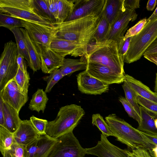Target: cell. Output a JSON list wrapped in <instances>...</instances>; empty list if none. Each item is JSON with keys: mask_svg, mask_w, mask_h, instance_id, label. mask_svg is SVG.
<instances>
[{"mask_svg": "<svg viewBox=\"0 0 157 157\" xmlns=\"http://www.w3.org/2000/svg\"><path fill=\"white\" fill-rule=\"evenodd\" d=\"M101 15L89 16L54 24L56 32L55 38L88 45L93 39Z\"/></svg>", "mask_w": 157, "mask_h": 157, "instance_id": "1", "label": "cell"}, {"mask_svg": "<svg viewBox=\"0 0 157 157\" xmlns=\"http://www.w3.org/2000/svg\"><path fill=\"white\" fill-rule=\"evenodd\" d=\"M113 136L117 140L126 145L131 150L143 148L151 153L156 145L143 135L140 131L133 127L115 114H110L105 117Z\"/></svg>", "mask_w": 157, "mask_h": 157, "instance_id": "2", "label": "cell"}, {"mask_svg": "<svg viewBox=\"0 0 157 157\" xmlns=\"http://www.w3.org/2000/svg\"><path fill=\"white\" fill-rule=\"evenodd\" d=\"M84 60L107 66L114 71L125 75L124 59L119 54L117 43L107 40L99 44H88Z\"/></svg>", "mask_w": 157, "mask_h": 157, "instance_id": "3", "label": "cell"}, {"mask_svg": "<svg viewBox=\"0 0 157 157\" xmlns=\"http://www.w3.org/2000/svg\"><path fill=\"white\" fill-rule=\"evenodd\" d=\"M85 114L80 105L71 104L61 107L55 119L48 121L46 134L57 139L73 131Z\"/></svg>", "mask_w": 157, "mask_h": 157, "instance_id": "4", "label": "cell"}, {"mask_svg": "<svg viewBox=\"0 0 157 157\" xmlns=\"http://www.w3.org/2000/svg\"><path fill=\"white\" fill-rule=\"evenodd\" d=\"M157 37V18L147 22L142 31L132 37L124 58V63H130L140 59Z\"/></svg>", "mask_w": 157, "mask_h": 157, "instance_id": "5", "label": "cell"}, {"mask_svg": "<svg viewBox=\"0 0 157 157\" xmlns=\"http://www.w3.org/2000/svg\"><path fill=\"white\" fill-rule=\"evenodd\" d=\"M0 12L23 20L54 25L39 15L32 0H0Z\"/></svg>", "mask_w": 157, "mask_h": 157, "instance_id": "6", "label": "cell"}, {"mask_svg": "<svg viewBox=\"0 0 157 157\" xmlns=\"http://www.w3.org/2000/svg\"><path fill=\"white\" fill-rule=\"evenodd\" d=\"M17 54L16 43L11 40L5 44L0 60V91L17 73L19 68Z\"/></svg>", "mask_w": 157, "mask_h": 157, "instance_id": "7", "label": "cell"}, {"mask_svg": "<svg viewBox=\"0 0 157 157\" xmlns=\"http://www.w3.org/2000/svg\"><path fill=\"white\" fill-rule=\"evenodd\" d=\"M85 148L71 131L57 138L48 157H84Z\"/></svg>", "mask_w": 157, "mask_h": 157, "instance_id": "8", "label": "cell"}, {"mask_svg": "<svg viewBox=\"0 0 157 157\" xmlns=\"http://www.w3.org/2000/svg\"><path fill=\"white\" fill-rule=\"evenodd\" d=\"M24 26L31 39L36 44L49 48L55 37L54 26L22 20Z\"/></svg>", "mask_w": 157, "mask_h": 157, "instance_id": "9", "label": "cell"}, {"mask_svg": "<svg viewBox=\"0 0 157 157\" xmlns=\"http://www.w3.org/2000/svg\"><path fill=\"white\" fill-rule=\"evenodd\" d=\"M86 62L87 65L86 70L87 72L90 75L106 84L109 85L114 83L120 84L125 81V75L98 63Z\"/></svg>", "mask_w": 157, "mask_h": 157, "instance_id": "10", "label": "cell"}, {"mask_svg": "<svg viewBox=\"0 0 157 157\" xmlns=\"http://www.w3.org/2000/svg\"><path fill=\"white\" fill-rule=\"evenodd\" d=\"M106 0H75L72 11L66 21L89 16H100Z\"/></svg>", "mask_w": 157, "mask_h": 157, "instance_id": "11", "label": "cell"}, {"mask_svg": "<svg viewBox=\"0 0 157 157\" xmlns=\"http://www.w3.org/2000/svg\"><path fill=\"white\" fill-rule=\"evenodd\" d=\"M0 98L4 102L15 109L18 113L28 99V95L21 90L14 78L0 91Z\"/></svg>", "mask_w": 157, "mask_h": 157, "instance_id": "12", "label": "cell"}, {"mask_svg": "<svg viewBox=\"0 0 157 157\" xmlns=\"http://www.w3.org/2000/svg\"><path fill=\"white\" fill-rule=\"evenodd\" d=\"M76 77L78 90L82 93L101 95L109 90V85L90 75L86 70L78 74Z\"/></svg>", "mask_w": 157, "mask_h": 157, "instance_id": "13", "label": "cell"}, {"mask_svg": "<svg viewBox=\"0 0 157 157\" xmlns=\"http://www.w3.org/2000/svg\"><path fill=\"white\" fill-rule=\"evenodd\" d=\"M135 10L126 9L122 11L116 20L111 25L110 30L107 40L115 41L117 44L124 39V35L128 28L130 21L136 20L137 17Z\"/></svg>", "mask_w": 157, "mask_h": 157, "instance_id": "14", "label": "cell"}, {"mask_svg": "<svg viewBox=\"0 0 157 157\" xmlns=\"http://www.w3.org/2000/svg\"><path fill=\"white\" fill-rule=\"evenodd\" d=\"M87 47V45L54 38L49 48L65 58L68 55L74 57L82 56L86 53Z\"/></svg>", "mask_w": 157, "mask_h": 157, "instance_id": "15", "label": "cell"}, {"mask_svg": "<svg viewBox=\"0 0 157 157\" xmlns=\"http://www.w3.org/2000/svg\"><path fill=\"white\" fill-rule=\"evenodd\" d=\"M86 154L98 157H128L126 149H123L111 143L106 137L101 134L97 145L85 148Z\"/></svg>", "mask_w": 157, "mask_h": 157, "instance_id": "16", "label": "cell"}, {"mask_svg": "<svg viewBox=\"0 0 157 157\" xmlns=\"http://www.w3.org/2000/svg\"><path fill=\"white\" fill-rule=\"evenodd\" d=\"M35 44L40 56L41 62V69L43 73L50 74L60 68L63 64L65 58L49 48Z\"/></svg>", "mask_w": 157, "mask_h": 157, "instance_id": "17", "label": "cell"}, {"mask_svg": "<svg viewBox=\"0 0 157 157\" xmlns=\"http://www.w3.org/2000/svg\"><path fill=\"white\" fill-rule=\"evenodd\" d=\"M40 136L30 120H22L18 128L13 133L14 142L25 146Z\"/></svg>", "mask_w": 157, "mask_h": 157, "instance_id": "18", "label": "cell"}, {"mask_svg": "<svg viewBox=\"0 0 157 157\" xmlns=\"http://www.w3.org/2000/svg\"><path fill=\"white\" fill-rule=\"evenodd\" d=\"M124 76L125 81L138 95L157 104V94L155 92L133 77L126 74Z\"/></svg>", "mask_w": 157, "mask_h": 157, "instance_id": "19", "label": "cell"}, {"mask_svg": "<svg viewBox=\"0 0 157 157\" xmlns=\"http://www.w3.org/2000/svg\"><path fill=\"white\" fill-rule=\"evenodd\" d=\"M21 30L24 36L29 58V63L28 65L34 73L41 69L40 56L35 44L31 39L27 30L22 28Z\"/></svg>", "mask_w": 157, "mask_h": 157, "instance_id": "20", "label": "cell"}, {"mask_svg": "<svg viewBox=\"0 0 157 157\" xmlns=\"http://www.w3.org/2000/svg\"><path fill=\"white\" fill-rule=\"evenodd\" d=\"M3 108L4 116V127L13 133L18 129L22 121L19 116V113L15 109L3 101Z\"/></svg>", "mask_w": 157, "mask_h": 157, "instance_id": "21", "label": "cell"}, {"mask_svg": "<svg viewBox=\"0 0 157 157\" xmlns=\"http://www.w3.org/2000/svg\"><path fill=\"white\" fill-rule=\"evenodd\" d=\"M125 10L123 0H106L102 13L111 25L120 13Z\"/></svg>", "mask_w": 157, "mask_h": 157, "instance_id": "22", "label": "cell"}, {"mask_svg": "<svg viewBox=\"0 0 157 157\" xmlns=\"http://www.w3.org/2000/svg\"><path fill=\"white\" fill-rule=\"evenodd\" d=\"M87 65L83 59H73L64 58L62 66L59 69L64 76H70L74 72L82 70H86Z\"/></svg>", "mask_w": 157, "mask_h": 157, "instance_id": "23", "label": "cell"}, {"mask_svg": "<svg viewBox=\"0 0 157 157\" xmlns=\"http://www.w3.org/2000/svg\"><path fill=\"white\" fill-rule=\"evenodd\" d=\"M140 107L141 120L137 129L144 132L157 135V128L155 126L154 117L143 107L140 106Z\"/></svg>", "mask_w": 157, "mask_h": 157, "instance_id": "24", "label": "cell"}, {"mask_svg": "<svg viewBox=\"0 0 157 157\" xmlns=\"http://www.w3.org/2000/svg\"><path fill=\"white\" fill-rule=\"evenodd\" d=\"M37 147L35 157H48L57 139L50 137L46 134L38 137Z\"/></svg>", "mask_w": 157, "mask_h": 157, "instance_id": "25", "label": "cell"}, {"mask_svg": "<svg viewBox=\"0 0 157 157\" xmlns=\"http://www.w3.org/2000/svg\"><path fill=\"white\" fill-rule=\"evenodd\" d=\"M43 89H38L33 94L29 104V108L32 111L44 113L48 98Z\"/></svg>", "mask_w": 157, "mask_h": 157, "instance_id": "26", "label": "cell"}, {"mask_svg": "<svg viewBox=\"0 0 157 157\" xmlns=\"http://www.w3.org/2000/svg\"><path fill=\"white\" fill-rule=\"evenodd\" d=\"M111 25L102 14L97 28L93 36L95 43L99 44L107 40L110 30Z\"/></svg>", "mask_w": 157, "mask_h": 157, "instance_id": "27", "label": "cell"}, {"mask_svg": "<svg viewBox=\"0 0 157 157\" xmlns=\"http://www.w3.org/2000/svg\"><path fill=\"white\" fill-rule=\"evenodd\" d=\"M10 30L13 33L15 37L18 54L22 55L28 64L29 63V58L24 36L22 31L21 28H15Z\"/></svg>", "mask_w": 157, "mask_h": 157, "instance_id": "28", "label": "cell"}, {"mask_svg": "<svg viewBox=\"0 0 157 157\" xmlns=\"http://www.w3.org/2000/svg\"><path fill=\"white\" fill-rule=\"evenodd\" d=\"M75 1V0H59L58 16L56 23L66 21L72 11Z\"/></svg>", "mask_w": 157, "mask_h": 157, "instance_id": "29", "label": "cell"}, {"mask_svg": "<svg viewBox=\"0 0 157 157\" xmlns=\"http://www.w3.org/2000/svg\"><path fill=\"white\" fill-rule=\"evenodd\" d=\"M14 142L13 133L0 125V150L2 155L11 148Z\"/></svg>", "mask_w": 157, "mask_h": 157, "instance_id": "30", "label": "cell"}, {"mask_svg": "<svg viewBox=\"0 0 157 157\" xmlns=\"http://www.w3.org/2000/svg\"><path fill=\"white\" fill-rule=\"evenodd\" d=\"M34 7L42 17L50 21L53 24L56 20L49 10L45 0H32Z\"/></svg>", "mask_w": 157, "mask_h": 157, "instance_id": "31", "label": "cell"}, {"mask_svg": "<svg viewBox=\"0 0 157 157\" xmlns=\"http://www.w3.org/2000/svg\"><path fill=\"white\" fill-rule=\"evenodd\" d=\"M0 26L10 30L16 28L24 27L21 20L3 13H0Z\"/></svg>", "mask_w": 157, "mask_h": 157, "instance_id": "32", "label": "cell"}, {"mask_svg": "<svg viewBox=\"0 0 157 157\" xmlns=\"http://www.w3.org/2000/svg\"><path fill=\"white\" fill-rule=\"evenodd\" d=\"M122 87L124 92L125 98L140 115V107L137 101V94L125 81L124 82Z\"/></svg>", "mask_w": 157, "mask_h": 157, "instance_id": "33", "label": "cell"}, {"mask_svg": "<svg viewBox=\"0 0 157 157\" xmlns=\"http://www.w3.org/2000/svg\"><path fill=\"white\" fill-rule=\"evenodd\" d=\"M92 124L95 125L101 132L102 134L106 137L113 136L108 125L100 114L96 113L92 115Z\"/></svg>", "mask_w": 157, "mask_h": 157, "instance_id": "34", "label": "cell"}, {"mask_svg": "<svg viewBox=\"0 0 157 157\" xmlns=\"http://www.w3.org/2000/svg\"><path fill=\"white\" fill-rule=\"evenodd\" d=\"M14 79L21 90L28 95L30 79L29 73L24 72L19 67Z\"/></svg>", "mask_w": 157, "mask_h": 157, "instance_id": "35", "label": "cell"}, {"mask_svg": "<svg viewBox=\"0 0 157 157\" xmlns=\"http://www.w3.org/2000/svg\"><path fill=\"white\" fill-rule=\"evenodd\" d=\"M137 101L138 104L143 107L150 115L157 118V104L138 95Z\"/></svg>", "mask_w": 157, "mask_h": 157, "instance_id": "36", "label": "cell"}, {"mask_svg": "<svg viewBox=\"0 0 157 157\" xmlns=\"http://www.w3.org/2000/svg\"><path fill=\"white\" fill-rule=\"evenodd\" d=\"M64 77L59 69L50 73L49 76L44 77V80L47 83L45 92L50 93L54 86Z\"/></svg>", "mask_w": 157, "mask_h": 157, "instance_id": "37", "label": "cell"}, {"mask_svg": "<svg viewBox=\"0 0 157 157\" xmlns=\"http://www.w3.org/2000/svg\"><path fill=\"white\" fill-rule=\"evenodd\" d=\"M30 120L33 126L40 136L46 134L45 132L48 122L47 120L38 118L33 115L30 117Z\"/></svg>", "mask_w": 157, "mask_h": 157, "instance_id": "38", "label": "cell"}, {"mask_svg": "<svg viewBox=\"0 0 157 157\" xmlns=\"http://www.w3.org/2000/svg\"><path fill=\"white\" fill-rule=\"evenodd\" d=\"M119 100L122 104L129 116L136 120L139 124L141 120L140 115L128 102L125 98L123 96L120 97Z\"/></svg>", "mask_w": 157, "mask_h": 157, "instance_id": "39", "label": "cell"}, {"mask_svg": "<svg viewBox=\"0 0 157 157\" xmlns=\"http://www.w3.org/2000/svg\"><path fill=\"white\" fill-rule=\"evenodd\" d=\"M25 146L14 142L11 148L6 151L3 157H24Z\"/></svg>", "mask_w": 157, "mask_h": 157, "instance_id": "40", "label": "cell"}, {"mask_svg": "<svg viewBox=\"0 0 157 157\" xmlns=\"http://www.w3.org/2000/svg\"><path fill=\"white\" fill-rule=\"evenodd\" d=\"M147 22L146 17L141 19L134 26L128 29L124 36V40L138 34L143 29Z\"/></svg>", "mask_w": 157, "mask_h": 157, "instance_id": "41", "label": "cell"}, {"mask_svg": "<svg viewBox=\"0 0 157 157\" xmlns=\"http://www.w3.org/2000/svg\"><path fill=\"white\" fill-rule=\"evenodd\" d=\"M38 137L25 146L24 157H35L38 146Z\"/></svg>", "mask_w": 157, "mask_h": 157, "instance_id": "42", "label": "cell"}, {"mask_svg": "<svg viewBox=\"0 0 157 157\" xmlns=\"http://www.w3.org/2000/svg\"><path fill=\"white\" fill-rule=\"evenodd\" d=\"M132 37H129L125 40L123 39L117 44L119 52L123 59L128 50Z\"/></svg>", "mask_w": 157, "mask_h": 157, "instance_id": "43", "label": "cell"}, {"mask_svg": "<svg viewBox=\"0 0 157 157\" xmlns=\"http://www.w3.org/2000/svg\"><path fill=\"white\" fill-rule=\"evenodd\" d=\"M45 0L49 11L56 19L57 22L58 16L59 0Z\"/></svg>", "mask_w": 157, "mask_h": 157, "instance_id": "44", "label": "cell"}, {"mask_svg": "<svg viewBox=\"0 0 157 157\" xmlns=\"http://www.w3.org/2000/svg\"><path fill=\"white\" fill-rule=\"evenodd\" d=\"M139 0H123V5L125 9L134 10L140 8Z\"/></svg>", "mask_w": 157, "mask_h": 157, "instance_id": "45", "label": "cell"}, {"mask_svg": "<svg viewBox=\"0 0 157 157\" xmlns=\"http://www.w3.org/2000/svg\"><path fill=\"white\" fill-rule=\"evenodd\" d=\"M131 151L136 157H151L149 152L143 148L136 147Z\"/></svg>", "mask_w": 157, "mask_h": 157, "instance_id": "46", "label": "cell"}, {"mask_svg": "<svg viewBox=\"0 0 157 157\" xmlns=\"http://www.w3.org/2000/svg\"><path fill=\"white\" fill-rule=\"evenodd\" d=\"M24 56L21 54H18L17 62L20 68L25 73L28 72L26 62L25 60Z\"/></svg>", "mask_w": 157, "mask_h": 157, "instance_id": "47", "label": "cell"}, {"mask_svg": "<svg viewBox=\"0 0 157 157\" xmlns=\"http://www.w3.org/2000/svg\"><path fill=\"white\" fill-rule=\"evenodd\" d=\"M157 53V37L147 49L144 55Z\"/></svg>", "mask_w": 157, "mask_h": 157, "instance_id": "48", "label": "cell"}, {"mask_svg": "<svg viewBox=\"0 0 157 157\" xmlns=\"http://www.w3.org/2000/svg\"><path fill=\"white\" fill-rule=\"evenodd\" d=\"M144 57L157 66V53L144 55Z\"/></svg>", "mask_w": 157, "mask_h": 157, "instance_id": "49", "label": "cell"}, {"mask_svg": "<svg viewBox=\"0 0 157 157\" xmlns=\"http://www.w3.org/2000/svg\"><path fill=\"white\" fill-rule=\"evenodd\" d=\"M0 125L4 127V116L3 108V101L0 98Z\"/></svg>", "mask_w": 157, "mask_h": 157, "instance_id": "50", "label": "cell"}, {"mask_svg": "<svg viewBox=\"0 0 157 157\" xmlns=\"http://www.w3.org/2000/svg\"><path fill=\"white\" fill-rule=\"evenodd\" d=\"M140 132L143 135L157 145V135H153L141 131Z\"/></svg>", "mask_w": 157, "mask_h": 157, "instance_id": "51", "label": "cell"}, {"mask_svg": "<svg viewBox=\"0 0 157 157\" xmlns=\"http://www.w3.org/2000/svg\"><path fill=\"white\" fill-rule=\"evenodd\" d=\"M157 4V0H149L147 4L146 9L148 10L152 11L155 9Z\"/></svg>", "mask_w": 157, "mask_h": 157, "instance_id": "52", "label": "cell"}, {"mask_svg": "<svg viewBox=\"0 0 157 157\" xmlns=\"http://www.w3.org/2000/svg\"><path fill=\"white\" fill-rule=\"evenodd\" d=\"M156 18H157V7L151 15L147 19V22Z\"/></svg>", "mask_w": 157, "mask_h": 157, "instance_id": "53", "label": "cell"}, {"mask_svg": "<svg viewBox=\"0 0 157 157\" xmlns=\"http://www.w3.org/2000/svg\"><path fill=\"white\" fill-rule=\"evenodd\" d=\"M151 157H157V145L153 148L151 153L150 154Z\"/></svg>", "mask_w": 157, "mask_h": 157, "instance_id": "54", "label": "cell"}, {"mask_svg": "<svg viewBox=\"0 0 157 157\" xmlns=\"http://www.w3.org/2000/svg\"><path fill=\"white\" fill-rule=\"evenodd\" d=\"M126 152L127 154L128 157H136L133 154L132 152L129 150L126 149Z\"/></svg>", "mask_w": 157, "mask_h": 157, "instance_id": "55", "label": "cell"}, {"mask_svg": "<svg viewBox=\"0 0 157 157\" xmlns=\"http://www.w3.org/2000/svg\"><path fill=\"white\" fill-rule=\"evenodd\" d=\"M154 90L155 92L157 94V72L156 74Z\"/></svg>", "mask_w": 157, "mask_h": 157, "instance_id": "56", "label": "cell"}, {"mask_svg": "<svg viewBox=\"0 0 157 157\" xmlns=\"http://www.w3.org/2000/svg\"><path fill=\"white\" fill-rule=\"evenodd\" d=\"M155 127L156 128H157V118L155 119Z\"/></svg>", "mask_w": 157, "mask_h": 157, "instance_id": "57", "label": "cell"}]
</instances>
